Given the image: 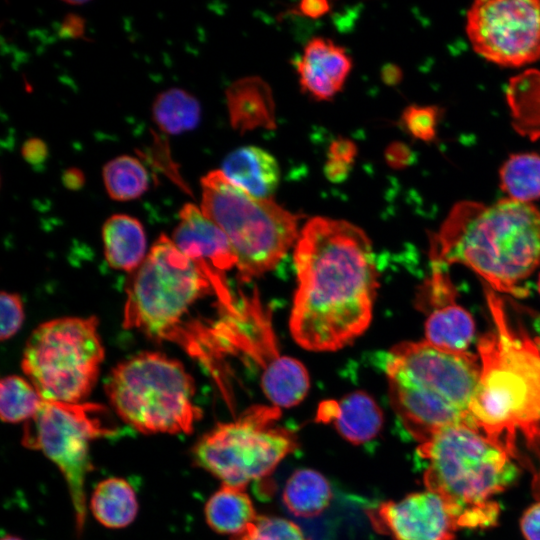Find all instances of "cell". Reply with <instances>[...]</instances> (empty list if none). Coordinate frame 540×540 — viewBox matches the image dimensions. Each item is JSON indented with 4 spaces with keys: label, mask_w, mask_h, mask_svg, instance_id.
<instances>
[{
    "label": "cell",
    "mask_w": 540,
    "mask_h": 540,
    "mask_svg": "<svg viewBox=\"0 0 540 540\" xmlns=\"http://www.w3.org/2000/svg\"><path fill=\"white\" fill-rule=\"evenodd\" d=\"M211 285L173 240L162 234L126 287L122 325L152 339L185 345L184 317Z\"/></svg>",
    "instance_id": "8"
},
{
    "label": "cell",
    "mask_w": 540,
    "mask_h": 540,
    "mask_svg": "<svg viewBox=\"0 0 540 540\" xmlns=\"http://www.w3.org/2000/svg\"><path fill=\"white\" fill-rule=\"evenodd\" d=\"M332 490L328 480L318 471L296 470L287 480L282 501L293 515L311 518L320 515L330 504Z\"/></svg>",
    "instance_id": "24"
},
{
    "label": "cell",
    "mask_w": 540,
    "mask_h": 540,
    "mask_svg": "<svg viewBox=\"0 0 540 540\" xmlns=\"http://www.w3.org/2000/svg\"><path fill=\"white\" fill-rule=\"evenodd\" d=\"M330 10V3L324 0H304L297 11L310 18H318L325 15Z\"/></svg>",
    "instance_id": "36"
},
{
    "label": "cell",
    "mask_w": 540,
    "mask_h": 540,
    "mask_svg": "<svg viewBox=\"0 0 540 540\" xmlns=\"http://www.w3.org/2000/svg\"><path fill=\"white\" fill-rule=\"evenodd\" d=\"M104 255L117 270L134 272L145 260L146 235L141 222L126 214L109 217L102 229Z\"/></svg>",
    "instance_id": "18"
},
{
    "label": "cell",
    "mask_w": 540,
    "mask_h": 540,
    "mask_svg": "<svg viewBox=\"0 0 540 540\" xmlns=\"http://www.w3.org/2000/svg\"><path fill=\"white\" fill-rule=\"evenodd\" d=\"M384 371L391 405L420 443L443 428L470 424L479 377L478 355L438 348L427 341L401 342L387 353Z\"/></svg>",
    "instance_id": "4"
},
{
    "label": "cell",
    "mask_w": 540,
    "mask_h": 540,
    "mask_svg": "<svg viewBox=\"0 0 540 540\" xmlns=\"http://www.w3.org/2000/svg\"><path fill=\"white\" fill-rule=\"evenodd\" d=\"M221 171L232 184L259 199H271L280 179L276 159L255 146L231 152L224 159Z\"/></svg>",
    "instance_id": "17"
},
{
    "label": "cell",
    "mask_w": 540,
    "mask_h": 540,
    "mask_svg": "<svg viewBox=\"0 0 540 540\" xmlns=\"http://www.w3.org/2000/svg\"><path fill=\"white\" fill-rule=\"evenodd\" d=\"M2 341L13 337L24 321V307L20 296L16 293L2 292L0 295Z\"/></svg>",
    "instance_id": "30"
},
{
    "label": "cell",
    "mask_w": 540,
    "mask_h": 540,
    "mask_svg": "<svg viewBox=\"0 0 540 540\" xmlns=\"http://www.w3.org/2000/svg\"><path fill=\"white\" fill-rule=\"evenodd\" d=\"M368 517L377 532L393 540H454L460 528L442 498L427 489L382 502Z\"/></svg>",
    "instance_id": "14"
},
{
    "label": "cell",
    "mask_w": 540,
    "mask_h": 540,
    "mask_svg": "<svg viewBox=\"0 0 540 540\" xmlns=\"http://www.w3.org/2000/svg\"><path fill=\"white\" fill-rule=\"evenodd\" d=\"M200 209L227 236L248 282L274 269L296 244L299 216L272 199H259L232 184L221 170L201 178Z\"/></svg>",
    "instance_id": "7"
},
{
    "label": "cell",
    "mask_w": 540,
    "mask_h": 540,
    "mask_svg": "<svg viewBox=\"0 0 540 540\" xmlns=\"http://www.w3.org/2000/svg\"><path fill=\"white\" fill-rule=\"evenodd\" d=\"M501 189L508 198L531 203L540 198V154L516 153L499 170Z\"/></svg>",
    "instance_id": "26"
},
{
    "label": "cell",
    "mask_w": 540,
    "mask_h": 540,
    "mask_svg": "<svg viewBox=\"0 0 540 540\" xmlns=\"http://www.w3.org/2000/svg\"><path fill=\"white\" fill-rule=\"evenodd\" d=\"M200 104L187 91L171 88L161 92L154 100L152 116L158 127L167 134H180L197 127Z\"/></svg>",
    "instance_id": "25"
},
{
    "label": "cell",
    "mask_w": 540,
    "mask_h": 540,
    "mask_svg": "<svg viewBox=\"0 0 540 540\" xmlns=\"http://www.w3.org/2000/svg\"><path fill=\"white\" fill-rule=\"evenodd\" d=\"M44 399L26 379L6 376L0 383V415L7 423L27 422L39 411Z\"/></svg>",
    "instance_id": "28"
},
{
    "label": "cell",
    "mask_w": 540,
    "mask_h": 540,
    "mask_svg": "<svg viewBox=\"0 0 540 540\" xmlns=\"http://www.w3.org/2000/svg\"><path fill=\"white\" fill-rule=\"evenodd\" d=\"M402 120L414 137L428 140L433 136L435 119L432 109L410 106L403 113Z\"/></svg>",
    "instance_id": "31"
},
{
    "label": "cell",
    "mask_w": 540,
    "mask_h": 540,
    "mask_svg": "<svg viewBox=\"0 0 540 540\" xmlns=\"http://www.w3.org/2000/svg\"><path fill=\"white\" fill-rule=\"evenodd\" d=\"M105 391L121 420L144 434H189L201 417L193 378L181 362L159 352L118 363Z\"/></svg>",
    "instance_id": "6"
},
{
    "label": "cell",
    "mask_w": 540,
    "mask_h": 540,
    "mask_svg": "<svg viewBox=\"0 0 540 540\" xmlns=\"http://www.w3.org/2000/svg\"><path fill=\"white\" fill-rule=\"evenodd\" d=\"M474 334L473 317L455 300L432 308L425 322V341L445 350L467 351Z\"/></svg>",
    "instance_id": "20"
},
{
    "label": "cell",
    "mask_w": 540,
    "mask_h": 540,
    "mask_svg": "<svg viewBox=\"0 0 540 540\" xmlns=\"http://www.w3.org/2000/svg\"><path fill=\"white\" fill-rule=\"evenodd\" d=\"M90 509L103 526L123 528L132 523L137 515V496L126 480L108 478L99 482L93 490Z\"/></svg>",
    "instance_id": "23"
},
{
    "label": "cell",
    "mask_w": 540,
    "mask_h": 540,
    "mask_svg": "<svg viewBox=\"0 0 540 540\" xmlns=\"http://www.w3.org/2000/svg\"><path fill=\"white\" fill-rule=\"evenodd\" d=\"M424 485L445 502L460 528L495 525L499 506L492 497L517 479L513 458L473 425L441 429L420 443Z\"/></svg>",
    "instance_id": "5"
},
{
    "label": "cell",
    "mask_w": 540,
    "mask_h": 540,
    "mask_svg": "<svg viewBox=\"0 0 540 540\" xmlns=\"http://www.w3.org/2000/svg\"><path fill=\"white\" fill-rule=\"evenodd\" d=\"M429 255L432 269L462 264L494 291L524 296L521 283L540 265V211L511 198L459 201L432 234Z\"/></svg>",
    "instance_id": "3"
},
{
    "label": "cell",
    "mask_w": 540,
    "mask_h": 540,
    "mask_svg": "<svg viewBox=\"0 0 540 540\" xmlns=\"http://www.w3.org/2000/svg\"><path fill=\"white\" fill-rule=\"evenodd\" d=\"M22 155L31 165L37 166L46 160L48 149L41 139L31 138L23 144Z\"/></svg>",
    "instance_id": "34"
},
{
    "label": "cell",
    "mask_w": 540,
    "mask_h": 540,
    "mask_svg": "<svg viewBox=\"0 0 540 540\" xmlns=\"http://www.w3.org/2000/svg\"><path fill=\"white\" fill-rule=\"evenodd\" d=\"M104 355L95 316L62 317L31 333L21 367L44 400L81 403L98 380Z\"/></svg>",
    "instance_id": "9"
},
{
    "label": "cell",
    "mask_w": 540,
    "mask_h": 540,
    "mask_svg": "<svg viewBox=\"0 0 540 540\" xmlns=\"http://www.w3.org/2000/svg\"><path fill=\"white\" fill-rule=\"evenodd\" d=\"M117 433L110 411L90 402L44 400L37 414L25 423L22 444L42 452L66 481L78 534L86 520L85 480L92 470L90 445Z\"/></svg>",
    "instance_id": "11"
},
{
    "label": "cell",
    "mask_w": 540,
    "mask_h": 540,
    "mask_svg": "<svg viewBox=\"0 0 540 540\" xmlns=\"http://www.w3.org/2000/svg\"><path fill=\"white\" fill-rule=\"evenodd\" d=\"M520 528L526 540H540V502L523 513Z\"/></svg>",
    "instance_id": "32"
},
{
    "label": "cell",
    "mask_w": 540,
    "mask_h": 540,
    "mask_svg": "<svg viewBox=\"0 0 540 540\" xmlns=\"http://www.w3.org/2000/svg\"><path fill=\"white\" fill-rule=\"evenodd\" d=\"M352 165L327 159L324 167L325 176L334 183L343 182L351 171Z\"/></svg>",
    "instance_id": "35"
},
{
    "label": "cell",
    "mask_w": 540,
    "mask_h": 540,
    "mask_svg": "<svg viewBox=\"0 0 540 540\" xmlns=\"http://www.w3.org/2000/svg\"><path fill=\"white\" fill-rule=\"evenodd\" d=\"M265 396L277 408H290L307 395L310 378L305 366L289 356H280L261 373Z\"/></svg>",
    "instance_id": "22"
},
{
    "label": "cell",
    "mask_w": 540,
    "mask_h": 540,
    "mask_svg": "<svg viewBox=\"0 0 540 540\" xmlns=\"http://www.w3.org/2000/svg\"><path fill=\"white\" fill-rule=\"evenodd\" d=\"M289 329L309 351H336L369 326L378 289L372 243L358 226L314 217L295 244Z\"/></svg>",
    "instance_id": "1"
},
{
    "label": "cell",
    "mask_w": 540,
    "mask_h": 540,
    "mask_svg": "<svg viewBox=\"0 0 540 540\" xmlns=\"http://www.w3.org/2000/svg\"><path fill=\"white\" fill-rule=\"evenodd\" d=\"M280 414L273 405H255L217 424L194 444V464L234 487L267 477L298 448L296 435L276 424Z\"/></svg>",
    "instance_id": "10"
},
{
    "label": "cell",
    "mask_w": 540,
    "mask_h": 540,
    "mask_svg": "<svg viewBox=\"0 0 540 540\" xmlns=\"http://www.w3.org/2000/svg\"><path fill=\"white\" fill-rule=\"evenodd\" d=\"M63 183L67 188L77 190L84 184V175L77 168H69L63 174Z\"/></svg>",
    "instance_id": "39"
},
{
    "label": "cell",
    "mask_w": 540,
    "mask_h": 540,
    "mask_svg": "<svg viewBox=\"0 0 540 540\" xmlns=\"http://www.w3.org/2000/svg\"><path fill=\"white\" fill-rule=\"evenodd\" d=\"M103 180L108 195L117 201L139 198L149 186L148 173L143 164L128 155L107 162L103 168Z\"/></svg>",
    "instance_id": "27"
},
{
    "label": "cell",
    "mask_w": 540,
    "mask_h": 540,
    "mask_svg": "<svg viewBox=\"0 0 540 540\" xmlns=\"http://www.w3.org/2000/svg\"><path fill=\"white\" fill-rule=\"evenodd\" d=\"M204 514L211 529L232 536L245 530L257 517L245 488L224 484L208 499Z\"/></svg>",
    "instance_id": "21"
},
{
    "label": "cell",
    "mask_w": 540,
    "mask_h": 540,
    "mask_svg": "<svg viewBox=\"0 0 540 540\" xmlns=\"http://www.w3.org/2000/svg\"><path fill=\"white\" fill-rule=\"evenodd\" d=\"M538 290H539V293H540V276H539V280H538Z\"/></svg>",
    "instance_id": "41"
},
{
    "label": "cell",
    "mask_w": 540,
    "mask_h": 540,
    "mask_svg": "<svg viewBox=\"0 0 540 540\" xmlns=\"http://www.w3.org/2000/svg\"><path fill=\"white\" fill-rule=\"evenodd\" d=\"M473 50L489 62L520 67L540 59V0H478L466 15Z\"/></svg>",
    "instance_id": "12"
},
{
    "label": "cell",
    "mask_w": 540,
    "mask_h": 540,
    "mask_svg": "<svg viewBox=\"0 0 540 540\" xmlns=\"http://www.w3.org/2000/svg\"><path fill=\"white\" fill-rule=\"evenodd\" d=\"M351 68L346 50L322 37L307 43L297 63L301 87L319 101L331 100L343 88Z\"/></svg>",
    "instance_id": "15"
},
{
    "label": "cell",
    "mask_w": 540,
    "mask_h": 540,
    "mask_svg": "<svg viewBox=\"0 0 540 540\" xmlns=\"http://www.w3.org/2000/svg\"><path fill=\"white\" fill-rule=\"evenodd\" d=\"M230 122L241 133L257 128L275 127V104L272 90L259 77L233 82L226 90Z\"/></svg>",
    "instance_id": "16"
},
{
    "label": "cell",
    "mask_w": 540,
    "mask_h": 540,
    "mask_svg": "<svg viewBox=\"0 0 540 540\" xmlns=\"http://www.w3.org/2000/svg\"><path fill=\"white\" fill-rule=\"evenodd\" d=\"M332 424L345 440L360 445L379 434L383 426V413L369 394L356 391L336 402Z\"/></svg>",
    "instance_id": "19"
},
{
    "label": "cell",
    "mask_w": 540,
    "mask_h": 540,
    "mask_svg": "<svg viewBox=\"0 0 540 540\" xmlns=\"http://www.w3.org/2000/svg\"><path fill=\"white\" fill-rule=\"evenodd\" d=\"M357 154L356 145L349 139L338 137L329 146L328 159L352 165Z\"/></svg>",
    "instance_id": "33"
},
{
    "label": "cell",
    "mask_w": 540,
    "mask_h": 540,
    "mask_svg": "<svg viewBox=\"0 0 540 540\" xmlns=\"http://www.w3.org/2000/svg\"><path fill=\"white\" fill-rule=\"evenodd\" d=\"M385 159L390 166L400 167L406 163L408 153L403 145L391 144L385 151Z\"/></svg>",
    "instance_id": "38"
},
{
    "label": "cell",
    "mask_w": 540,
    "mask_h": 540,
    "mask_svg": "<svg viewBox=\"0 0 540 540\" xmlns=\"http://www.w3.org/2000/svg\"><path fill=\"white\" fill-rule=\"evenodd\" d=\"M485 295L493 328L477 345L480 377L470 405V423L513 459L520 432L540 446V334L512 315L490 287Z\"/></svg>",
    "instance_id": "2"
},
{
    "label": "cell",
    "mask_w": 540,
    "mask_h": 540,
    "mask_svg": "<svg viewBox=\"0 0 540 540\" xmlns=\"http://www.w3.org/2000/svg\"><path fill=\"white\" fill-rule=\"evenodd\" d=\"M60 32L65 37H82L84 32V22L82 18L74 14L66 16Z\"/></svg>",
    "instance_id": "37"
},
{
    "label": "cell",
    "mask_w": 540,
    "mask_h": 540,
    "mask_svg": "<svg viewBox=\"0 0 540 540\" xmlns=\"http://www.w3.org/2000/svg\"><path fill=\"white\" fill-rule=\"evenodd\" d=\"M172 240L209 281L226 312L237 316L225 273L237 267L238 259L224 232L195 204L187 203L179 212Z\"/></svg>",
    "instance_id": "13"
},
{
    "label": "cell",
    "mask_w": 540,
    "mask_h": 540,
    "mask_svg": "<svg viewBox=\"0 0 540 540\" xmlns=\"http://www.w3.org/2000/svg\"><path fill=\"white\" fill-rule=\"evenodd\" d=\"M231 540H308L292 521L276 516H257L245 530Z\"/></svg>",
    "instance_id": "29"
},
{
    "label": "cell",
    "mask_w": 540,
    "mask_h": 540,
    "mask_svg": "<svg viewBox=\"0 0 540 540\" xmlns=\"http://www.w3.org/2000/svg\"><path fill=\"white\" fill-rule=\"evenodd\" d=\"M1 540H23L17 536H13V535H5L2 537Z\"/></svg>",
    "instance_id": "40"
}]
</instances>
